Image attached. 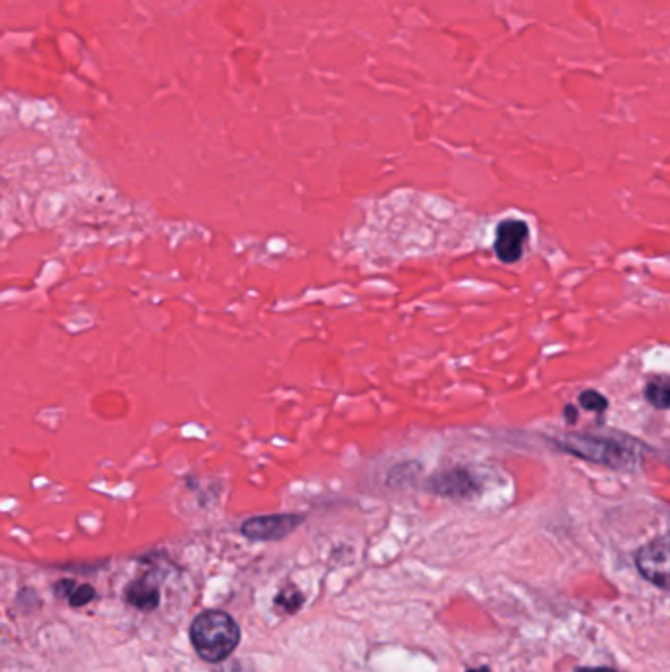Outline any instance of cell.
Listing matches in <instances>:
<instances>
[{
    "mask_svg": "<svg viewBox=\"0 0 670 672\" xmlns=\"http://www.w3.org/2000/svg\"><path fill=\"white\" fill-rule=\"evenodd\" d=\"M189 635L197 655L213 665L224 663L240 643L238 623L219 610H209L195 617Z\"/></svg>",
    "mask_w": 670,
    "mask_h": 672,
    "instance_id": "obj_1",
    "label": "cell"
},
{
    "mask_svg": "<svg viewBox=\"0 0 670 672\" xmlns=\"http://www.w3.org/2000/svg\"><path fill=\"white\" fill-rule=\"evenodd\" d=\"M553 443L582 460L592 464L608 466L612 470H629L637 464L635 448L625 445L623 441L608 437V435H594V433H564L553 439Z\"/></svg>",
    "mask_w": 670,
    "mask_h": 672,
    "instance_id": "obj_2",
    "label": "cell"
},
{
    "mask_svg": "<svg viewBox=\"0 0 670 672\" xmlns=\"http://www.w3.org/2000/svg\"><path fill=\"white\" fill-rule=\"evenodd\" d=\"M303 523V515L278 513V515H258L242 523L240 531L250 541H280L291 535Z\"/></svg>",
    "mask_w": 670,
    "mask_h": 672,
    "instance_id": "obj_3",
    "label": "cell"
},
{
    "mask_svg": "<svg viewBox=\"0 0 670 672\" xmlns=\"http://www.w3.org/2000/svg\"><path fill=\"white\" fill-rule=\"evenodd\" d=\"M637 568L639 572L651 580L653 584L667 588L669 584V541L667 537H659L647 543L637 553Z\"/></svg>",
    "mask_w": 670,
    "mask_h": 672,
    "instance_id": "obj_4",
    "label": "cell"
},
{
    "mask_svg": "<svg viewBox=\"0 0 670 672\" xmlns=\"http://www.w3.org/2000/svg\"><path fill=\"white\" fill-rule=\"evenodd\" d=\"M529 238V226L517 219H507L498 224L494 252L503 264H515L521 260L525 252V244Z\"/></svg>",
    "mask_w": 670,
    "mask_h": 672,
    "instance_id": "obj_5",
    "label": "cell"
},
{
    "mask_svg": "<svg viewBox=\"0 0 670 672\" xmlns=\"http://www.w3.org/2000/svg\"><path fill=\"white\" fill-rule=\"evenodd\" d=\"M429 488L431 492L439 496H447V498H470L476 492H480V484L476 476L468 468H462V466L448 468L445 472L433 476L429 480Z\"/></svg>",
    "mask_w": 670,
    "mask_h": 672,
    "instance_id": "obj_6",
    "label": "cell"
},
{
    "mask_svg": "<svg viewBox=\"0 0 670 672\" xmlns=\"http://www.w3.org/2000/svg\"><path fill=\"white\" fill-rule=\"evenodd\" d=\"M124 598L130 606L144 612H152L160 606V586L154 580V576H142L136 578L130 586H126Z\"/></svg>",
    "mask_w": 670,
    "mask_h": 672,
    "instance_id": "obj_7",
    "label": "cell"
},
{
    "mask_svg": "<svg viewBox=\"0 0 670 672\" xmlns=\"http://www.w3.org/2000/svg\"><path fill=\"white\" fill-rule=\"evenodd\" d=\"M56 592L57 596H65L73 608H81V606L89 604L91 600H95V596H97L95 590H93V586H89V584L77 586L71 580L59 582L56 586Z\"/></svg>",
    "mask_w": 670,
    "mask_h": 672,
    "instance_id": "obj_8",
    "label": "cell"
},
{
    "mask_svg": "<svg viewBox=\"0 0 670 672\" xmlns=\"http://www.w3.org/2000/svg\"><path fill=\"white\" fill-rule=\"evenodd\" d=\"M645 397L655 409H669L670 405V382L667 376H657L651 378L647 388H645Z\"/></svg>",
    "mask_w": 670,
    "mask_h": 672,
    "instance_id": "obj_9",
    "label": "cell"
},
{
    "mask_svg": "<svg viewBox=\"0 0 670 672\" xmlns=\"http://www.w3.org/2000/svg\"><path fill=\"white\" fill-rule=\"evenodd\" d=\"M578 401H580V405H582L586 411H592V413H598V415L606 413L608 407H610L608 399H606L602 393L596 392V390H586V392L580 393Z\"/></svg>",
    "mask_w": 670,
    "mask_h": 672,
    "instance_id": "obj_10",
    "label": "cell"
},
{
    "mask_svg": "<svg viewBox=\"0 0 670 672\" xmlns=\"http://www.w3.org/2000/svg\"><path fill=\"white\" fill-rule=\"evenodd\" d=\"M276 604H280L281 608H285L287 612H297L303 604V596L297 588H287L278 596Z\"/></svg>",
    "mask_w": 670,
    "mask_h": 672,
    "instance_id": "obj_11",
    "label": "cell"
},
{
    "mask_svg": "<svg viewBox=\"0 0 670 672\" xmlns=\"http://www.w3.org/2000/svg\"><path fill=\"white\" fill-rule=\"evenodd\" d=\"M221 665H223V667L217 672H252L248 667H244L242 663H236V661H230V663L224 661Z\"/></svg>",
    "mask_w": 670,
    "mask_h": 672,
    "instance_id": "obj_12",
    "label": "cell"
},
{
    "mask_svg": "<svg viewBox=\"0 0 670 672\" xmlns=\"http://www.w3.org/2000/svg\"><path fill=\"white\" fill-rule=\"evenodd\" d=\"M564 415H566L564 419H566L568 425H574V423L578 421V411L574 409V405H566V407H564Z\"/></svg>",
    "mask_w": 670,
    "mask_h": 672,
    "instance_id": "obj_13",
    "label": "cell"
},
{
    "mask_svg": "<svg viewBox=\"0 0 670 672\" xmlns=\"http://www.w3.org/2000/svg\"><path fill=\"white\" fill-rule=\"evenodd\" d=\"M578 672H617V671H614V669H604V667H602V669H580V671Z\"/></svg>",
    "mask_w": 670,
    "mask_h": 672,
    "instance_id": "obj_14",
    "label": "cell"
},
{
    "mask_svg": "<svg viewBox=\"0 0 670 672\" xmlns=\"http://www.w3.org/2000/svg\"><path fill=\"white\" fill-rule=\"evenodd\" d=\"M468 672H490V669H486V667H484V669H472V671Z\"/></svg>",
    "mask_w": 670,
    "mask_h": 672,
    "instance_id": "obj_15",
    "label": "cell"
}]
</instances>
